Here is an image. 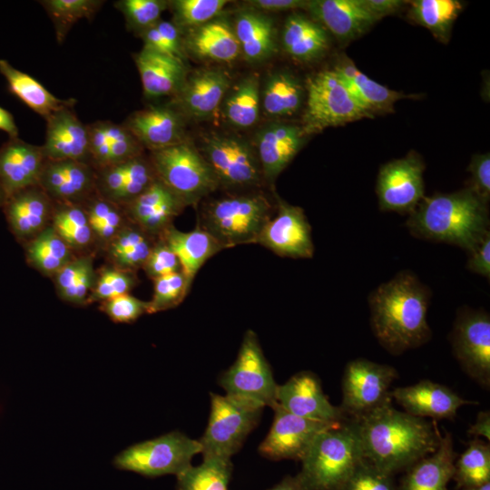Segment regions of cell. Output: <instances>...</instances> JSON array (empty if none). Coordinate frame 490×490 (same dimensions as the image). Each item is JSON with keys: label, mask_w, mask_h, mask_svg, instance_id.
Returning a JSON list of instances; mask_svg holds the SVG:
<instances>
[{"label": "cell", "mask_w": 490, "mask_h": 490, "mask_svg": "<svg viewBox=\"0 0 490 490\" xmlns=\"http://www.w3.org/2000/svg\"><path fill=\"white\" fill-rule=\"evenodd\" d=\"M159 238L175 253L181 271L191 283L203 264L224 250L216 239L197 226L193 230L185 232L172 225Z\"/></svg>", "instance_id": "f546056e"}, {"label": "cell", "mask_w": 490, "mask_h": 490, "mask_svg": "<svg viewBox=\"0 0 490 490\" xmlns=\"http://www.w3.org/2000/svg\"><path fill=\"white\" fill-rule=\"evenodd\" d=\"M250 5L265 11H282L306 7L307 1L300 0H253L248 1Z\"/></svg>", "instance_id": "91938a15"}, {"label": "cell", "mask_w": 490, "mask_h": 490, "mask_svg": "<svg viewBox=\"0 0 490 490\" xmlns=\"http://www.w3.org/2000/svg\"><path fill=\"white\" fill-rule=\"evenodd\" d=\"M424 163L415 152L384 164L377 180L380 210L410 213L424 197Z\"/></svg>", "instance_id": "5bb4252c"}, {"label": "cell", "mask_w": 490, "mask_h": 490, "mask_svg": "<svg viewBox=\"0 0 490 490\" xmlns=\"http://www.w3.org/2000/svg\"><path fill=\"white\" fill-rule=\"evenodd\" d=\"M268 490H304V488L297 475L295 476L288 475L284 477L280 482Z\"/></svg>", "instance_id": "e7e4bbea"}, {"label": "cell", "mask_w": 490, "mask_h": 490, "mask_svg": "<svg viewBox=\"0 0 490 490\" xmlns=\"http://www.w3.org/2000/svg\"><path fill=\"white\" fill-rule=\"evenodd\" d=\"M462 369L485 388L490 386V316L483 309H458L450 333Z\"/></svg>", "instance_id": "8fae6325"}, {"label": "cell", "mask_w": 490, "mask_h": 490, "mask_svg": "<svg viewBox=\"0 0 490 490\" xmlns=\"http://www.w3.org/2000/svg\"><path fill=\"white\" fill-rule=\"evenodd\" d=\"M230 80L222 71L200 70L185 78L178 92L181 106L191 115L206 117L219 106Z\"/></svg>", "instance_id": "4dcf8cb0"}, {"label": "cell", "mask_w": 490, "mask_h": 490, "mask_svg": "<svg viewBox=\"0 0 490 490\" xmlns=\"http://www.w3.org/2000/svg\"><path fill=\"white\" fill-rule=\"evenodd\" d=\"M230 459L202 458L199 466H190L177 476V490H228L231 477Z\"/></svg>", "instance_id": "60d3db41"}, {"label": "cell", "mask_w": 490, "mask_h": 490, "mask_svg": "<svg viewBox=\"0 0 490 490\" xmlns=\"http://www.w3.org/2000/svg\"><path fill=\"white\" fill-rule=\"evenodd\" d=\"M5 201V195L0 186V209L3 208Z\"/></svg>", "instance_id": "003e7915"}, {"label": "cell", "mask_w": 490, "mask_h": 490, "mask_svg": "<svg viewBox=\"0 0 490 490\" xmlns=\"http://www.w3.org/2000/svg\"><path fill=\"white\" fill-rule=\"evenodd\" d=\"M405 412L417 417L453 419L457 410L467 404H476L464 399L451 388L428 379L407 387H396L389 392Z\"/></svg>", "instance_id": "ffe728a7"}, {"label": "cell", "mask_w": 490, "mask_h": 490, "mask_svg": "<svg viewBox=\"0 0 490 490\" xmlns=\"http://www.w3.org/2000/svg\"><path fill=\"white\" fill-rule=\"evenodd\" d=\"M456 456L452 436L446 432L434 453L409 467L402 490H447L454 475Z\"/></svg>", "instance_id": "f1b7e54d"}, {"label": "cell", "mask_w": 490, "mask_h": 490, "mask_svg": "<svg viewBox=\"0 0 490 490\" xmlns=\"http://www.w3.org/2000/svg\"><path fill=\"white\" fill-rule=\"evenodd\" d=\"M466 268L478 275L490 279V231L469 252Z\"/></svg>", "instance_id": "6f0895ef"}, {"label": "cell", "mask_w": 490, "mask_h": 490, "mask_svg": "<svg viewBox=\"0 0 490 490\" xmlns=\"http://www.w3.org/2000/svg\"><path fill=\"white\" fill-rule=\"evenodd\" d=\"M150 162L156 178L186 206L196 204L219 186L204 157L188 142L151 151Z\"/></svg>", "instance_id": "52a82bcc"}, {"label": "cell", "mask_w": 490, "mask_h": 490, "mask_svg": "<svg viewBox=\"0 0 490 490\" xmlns=\"http://www.w3.org/2000/svg\"><path fill=\"white\" fill-rule=\"evenodd\" d=\"M157 239L128 220L105 246L108 259L113 267L135 273L142 269Z\"/></svg>", "instance_id": "e575fe53"}, {"label": "cell", "mask_w": 490, "mask_h": 490, "mask_svg": "<svg viewBox=\"0 0 490 490\" xmlns=\"http://www.w3.org/2000/svg\"><path fill=\"white\" fill-rule=\"evenodd\" d=\"M472 177L469 188L482 200L488 202L490 197L489 153L475 155L468 168Z\"/></svg>", "instance_id": "9f6ffc18"}, {"label": "cell", "mask_w": 490, "mask_h": 490, "mask_svg": "<svg viewBox=\"0 0 490 490\" xmlns=\"http://www.w3.org/2000/svg\"><path fill=\"white\" fill-rule=\"evenodd\" d=\"M453 479L458 487L481 485L490 482V446L474 438L455 462Z\"/></svg>", "instance_id": "ee69618b"}, {"label": "cell", "mask_w": 490, "mask_h": 490, "mask_svg": "<svg viewBox=\"0 0 490 490\" xmlns=\"http://www.w3.org/2000/svg\"><path fill=\"white\" fill-rule=\"evenodd\" d=\"M142 147L154 151L182 141V121L168 106H152L133 113L123 124Z\"/></svg>", "instance_id": "4316f807"}, {"label": "cell", "mask_w": 490, "mask_h": 490, "mask_svg": "<svg viewBox=\"0 0 490 490\" xmlns=\"http://www.w3.org/2000/svg\"><path fill=\"white\" fill-rule=\"evenodd\" d=\"M430 298L429 288L409 270L397 273L369 294L373 334L390 354L400 355L430 339L426 320Z\"/></svg>", "instance_id": "7a4b0ae2"}, {"label": "cell", "mask_w": 490, "mask_h": 490, "mask_svg": "<svg viewBox=\"0 0 490 490\" xmlns=\"http://www.w3.org/2000/svg\"><path fill=\"white\" fill-rule=\"evenodd\" d=\"M274 206L260 191L236 193L205 202L198 213L197 227L210 233L223 249L256 244Z\"/></svg>", "instance_id": "5b68a950"}, {"label": "cell", "mask_w": 490, "mask_h": 490, "mask_svg": "<svg viewBox=\"0 0 490 490\" xmlns=\"http://www.w3.org/2000/svg\"><path fill=\"white\" fill-rule=\"evenodd\" d=\"M55 204L50 224L55 232L73 250L89 247L94 236L83 206L73 203Z\"/></svg>", "instance_id": "ab89813d"}, {"label": "cell", "mask_w": 490, "mask_h": 490, "mask_svg": "<svg viewBox=\"0 0 490 490\" xmlns=\"http://www.w3.org/2000/svg\"><path fill=\"white\" fill-rule=\"evenodd\" d=\"M73 251L51 225L25 243L27 263L49 277H54L74 258Z\"/></svg>", "instance_id": "74e56055"}, {"label": "cell", "mask_w": 490, "mask_h": 490, "mask_svg": "<svg viewBox=\"0 0 490 490\" xmlns=\"http://www.w3.org/2000/svg\"><path fill=\"white\" fill-rule=\"evenodd\" d=\"M263 407L229 395L211 393L208 425L199 439L202 458L230 459L257 426Z\"/></svg>", "instance_id": "8992f818"}, {"label": "cell", "mask_w": 490, "mask_h": 490, "mask_svg": "<svg viewBox=\"0 0 490 490\" xmlns=\"http://www.w3.org/2000/svg\"><path fill=\"white\" fill-rule=\"evenodd\" d=\"M256 244L292 259H311L315 250L311 226L303 209L279 197L275 215L264 225Z\"/></svg>", "instance_id": "9a60e30c"}, {"label": "cell", "mask_w": 490, "mask_h": 490, "mask_svg": "<svg viewBox=\"0 0 490 490\" xmlns=\"http://www.w3.org/2000/svg\"><path fill=\"white\" fill-rule=\"evenodd\" d=\"M361 460L356 426L345 420L314 439L298 476L304 490H340Z\"/></svg>", "instance_id": "277c9868"}, {"label": "cell", "mask_w": 490, "mask_h": 490, "mask_svg": "<svg viewBox=\"0 0 490 490\" xmlns=\"http://www.w3.org/2000/svg\"><path fill=\"white\" fill-rule=\"evenodd\" d=\"M122 207L130 222L159 238L186 205L156 178L143 192Z\"/></svg>", "instance_id": "d6986e66"}, {"label": "cell", "mask_w": 490, "mask_h": 490, "mask_svg": "<svg viewBox=\"0 0 490 490\" xmlns=\"http://www.w3.org/2000/svg\"><path fill=\"white\" fill-rule=\"evenodd\" d=\"M226 395L273 408L277 405L276 383L257 334L245 332L234 363L220 377Z\"/></svg>", "instance_id": "30bf717a"}, {"label": "cell", "mask_w": 490, "mask_h": 490, "mask_svg": "<svg viewBox=\"0 0 490 490\" xmlns=\"http://www.w3.org/2000/svg\"><path fill=\"white\" fill-rule=\"evenodd\" d=\"M100 309L113 322L132 323L148 313V301L126 293L102 301Z\"/></svg>", "instance_id": "db71d44e"}, {"label": "cell", "mask_w": 490, "mask_h": 490, "mask_svg": "<svg viewBox=\"0 0 490 490\" xmlns=\"http://www.w3.org/2000/svg\"><path fill=\"white\" fill-rule=\"evenodd\" d=\"M461 10L462 5L456 0H416L411 2L410 15L436 38L445 41Z\"/></svg>", "instance_id": "7bdbcfd3"}, {"label": "cell", "mask_w": 490, "mask_h": 490, "mask_svg": "<svg viewBox=\"0 0 490 490\" xmlns=\"http://www.w3.org/2000/svg\"><path fill=\"white\" fill-rule=\"evenodd\" d=\"M306 8L342 42L358 37L377 21L363 0L307 1Z\"/></svg>", "instance_id": "d4e9b609"}, {"label": "cell", "mask_w": 490, "mask_h": 490, "mask_svg": "<svg viewBox=\"0 0 490 490\" xmlns=\"http://www.w3.org/2000/svg\"><path fill=\"white\" fill-rule=\"evenodd\" d=\"M134 272L114 267L104 268L96 276L94 286L87 299V303L102 302L119 295L126 294L135 286Z\"/></svg>", "instance_id": "f907efd6"}, {"label": "cell", "mask_w": 490, "mask_h": 490, "mask_svg": "<svg viewBox=\"0 0 490 490\" xmlns=\"http://www.w3.org/2000/svg\"><path fill=\"white\" fill-rule=\"evenodd\" d=\"M73 108L64 107L45 119V139L41 147L46 160L90 163L87 125L80 121Z\"/></svg>", "instance_id": "44dd1931"}, {"label": "cell", "mask_w": 490, "mask_h": 490, "mask_svg": "<svg viewBox=\"0 0 490 490\" xmlns=\"http://www.w3.org/2000/svg\"><path fill=\"white\" fill-rule=\"evenodd\" d=\"M406 225L416 238L453 244L469 252L489 231L487 202L469 187L424 196Z\"/></svg>", "instance_id": "3957f363"}, {"label": "cell", "mask_w": 490, "mask_h": 490, "mask_svg": "<svg viewBox=\"0 0 490 490\" xmlns=\"http://www.w3.org/2000/svg\"><path fill=\"white\" fill-rule=\"evenodd\" d=\"M45 160L41 145L9 138L0 147V186L5 199L37 186Z\"/></svg>", "instance_id": "7402d4cb"}, {"label": "cell", "mask_w": 490, "mask_h": 490, "mask_svg": "<svg viewBox=\"0 0 490 490\" xmlns=\"http://www.w3.org/2000/svg\"><path fill=\"white\" fill-rule=\"evenodd\" d=\"M272 409V425L259 446L260 454L271 460H301L320 433L342 423H326L300 417L278 404Z\"/></svg>", "instance_id": "2e32d148"}, {"label": "cell", "mask_w": 490, "mask_h": 490, "mask_svg": "<svg viewBox=\"0 0 490 490\" xmlns=\"http://www.w3.org/2000/svg\"><path fill=\"white\" fill-rule=\"evenodd\" d=\"M0 131L6 132L9 138L19 137V130L10 112L0 106Z\"/></svg>", "instance_id": "be15d7a7"}, {"label": "cell", "mask_w": 490, "mask_h": 490, "mask_svg": "<svg viewBox=\"0 0 490 490\" xmlns=\"http://www.w3.org/2000/svg\"><path fill=\"white\" fill-rule=\"evenodd\" d=\"M54 205L37 185L11 195L5 199L2 209L11 232L25 244L50 225Z\"/></svg>", "instance_id": "603a6c76"}, {"label": "cell", "mask_w": 490, "mask_h": 490, "mask_svg": "<svg viewBox=\"0 0 490 490\" xmlns=\"http://www.w3.org/2000/svg\"><path fill=\"white\" fill-rule=\"evenodd\" d=\"M94 239L105 246L128 222L122 206L99 194H93L83 204Z\"/></svg>", "instance_id": "bcb514c9"}, {"label": "cell", "mask_w": 490, "mask_h": 490, "mask_svg": "<svg viewBox=\"0 0 490 490\" xmlns=\"http://www.w3.org/2000/svg\"><path fill=\"white\" fill-rule=\"evenodd\" d=\"M301 127L273 123L258 134L257 150L263 179L273 181L287 167L303 144Z\"/></svg>", "instance_id": "484cf974"}, {"label": "cell", "mask_w": 490, "mask_h": 490, "mask_svg": "<svg viewBox=\"0 0 490 490\" xmlns=\"http://www.w3.org/2000/svg\"><path fill=\"white\" fill-rule=\"evenodd\" d=\"M0 74L7 83L9 91L32 111L44 120L53 113L74 106V99H59L35 78L14 67L5 59H0Z\"/></svg>", "instance_id": "d6a6232c"}, {"label": "cell", "mask_w": 490, "mask_h": 490, "mask_svg": "<svg viewBox=\"0 0 490 490\" xmlns=\"http://www.w3.org/2000/svg\"><path fill=\"white\" fill-rule=\"evenodd\" d=\"M154 26L166 43L172 54L174 57L182 60L183 53L181 47L180 35L177 25L168 21L159 20L154 24Z\"/></svg>", "instance_id": "680465c9"}, {"label": "cell", "mask_w": 490, "mask_h": 490, "mask_svg": "<svg viewBox=\"0 0 490 490\" xmlns=\"http://www.w3.org/2000/svg\"><path fill=\"white\" fill-rule=\"evenodd\" d=\"M340 490H396L392 475L364 459L355 467Z\"/></svg>", "instance_id": "f5cc1de1"}, {"label": "cell", "mask_w": 490, "mask_h": 490, "mask_svg": "<svg viewBox=\"0 0 490 490\" xmlns=\"http://www.w3.org/2000/svg\"><path fill=\"white\" fill-rule=\"evenodd\" d=\"M54 278L62 299L74 304L87 303L96 279L93 257H74Z\"/></svg>", "instance_id": "f35d334b"}, {"label": "cell", "mask_w": 490, "mask_h": 490, "mask_svg": "<svg viewBox=\"0 0 490 490\" xmlns=\"http://www.w3.org/2000/svg\"><path fill=\"white\" fill-rule=\"evenodd\" d=\"M282 43L285 51L299 61L320 57L328 46L326 30L307 17L293 14L285 22Z\"/></svg>", "instance_id": "836d02e7"}, {"label": "cell", "mask_w": 490, "mask_h": 490, "mask_svg": "<svg viewBox=\"0 0 490 490\" xmlns=\"http://www.w3.org/2000/svg\"><path fill=\"white\" fill-rule=\"evenodd\" d=\"M227 3L226 0H177L172 5L176 24L192 26L210 22Z\"/></svg>", "instance_id": "816d5d0a"}, {"label": "cell", "mask_w": 490, "mask_h": 490, "mask_svg": "<svg viewBox=\"0 0 490 490\" xmlns=\"http://www.w3.org/2000/svg\"><path fill=\"white\" fill-rule=\"evenodd\" d=\"M38 186L55 203L83 205L96 193V171L88 162L45 160Z\"/></svg>", "instance_id": "ac0fdd59"}, {"label": "cell", "mask_w": 490, "mask_h": 490, "mask_svg": "<svg viewBox=\"0 0 490 490\" xmlns=\"http://www.w3.org/2000/svg\"><path fill=\"white\" fill-rule=\"evenodd\" d=\"M90 163L103 168L142 155V145L123 125L97 121L87 125Z\"/></svg>", "instance_id": "cb8c5ba5"}, {"label": "cell", "mask_w": 490, "mask_h": 490, "mask_svg": "<svg viewBox=\"0 0 490 490\" xmlns=\"http://www.w3.org/2000/svg\"><path fill=\"white\" fill-rule=\"evenodd\" d=\"M203 151L219 186L248 188L259 186L263 180L258 157L239 138L213 136L205 142Z\"/></svg>", "instance_id": "4fadbf2b"}, {"label": "cell", "mask_w": 490, "mask_h": 490, "mask_svg": "<svg viewBox=\"0 0 490 490\" xmlns=\"http://www.w3.org/2000/svg\"><path fill=\"white\" fill-rule=\"evenodd\" d=\"M468 434L475 438L483 436L490 441V413L489 411H480L477 414L475 423L470 426Z\"/></svg>", "instance_id": "6125c7cd"}, {"label": "cell", "mask_w": 490, "mask_h": 490, "mask_svg": "<svg viewBox=\"0 0 490 490\" xmlns=\"http://www.w3.org/2000/svg\"><path fill=\"white\" fill-rule=\"evenodd\" d=\"M143 93L155 98L178 93L185 81L182 60L142 47L134 54Z\"/></svg>", "instance_id": "83f0119b"}, {"label": "cell", "mask_w": 490, "mask_h": 490, "mask_svg": "<svg viewBox=\"0 0 490 490\" xmlns=\"http://www.w3.org/2000/svg\"><path fill=\"white\" fill-rule=\"evenodd\" d=\"M263 109L271 116H288L301 105L303 88L300 83L288 73L270 76L263 90Z\"/></svg>", "instance_id": "b9f144b4"}, {"label": "cell", "mask_w": 490, "mask_h": 490, "mask_svg": "<svg viewBox=\"0 0 490 490\" xmlns=\"http://www.w3.org/2000/svg\"><path fill=\"white\" fill-rule=\"evenodd\" d=\"M168 5L162 0H120L114 3L123 15L127 27L140 33L154 25Z\"/></svg>", "instance_id": "681fc988"}, {"label": "cell", "mask_w": 490, "mask_h": 490, "mask_svg": "<svg viewBox=\"0 0 490 490\" xmlns=\"http://www.w3.org/2000/svg\"><path fill=\"white\" fill-rule=\"evenodd\" d=\"M188 45L201 57L225 62L234 60L240 51L234 31L222 21L199 25L190 34Z\"/></svg>", "instance_id": "8d00e7d4"}, {"label": "cell", "mask_w": 490, "mask_h": 490, "mask_svg": "<svg viewBox=\"0 0 490 490\" xmlns=\"http://www.w3.org/2000/svg\"><path fill=\"white\" fill-rule=\"evenodd\" d=\"M102 0H44L40 1L52 20L55 37L62 44L74 24L91 20L103 5Z\"/></svg>", "instance_id": "f6af8a7d"}, {"label": "cell", "mask_w": 490, "mask_h": 490, "mask_svg": "<svg viewBox=\"0 0 490 490\" xmlns=\"http://www.w3.org/2000/svg\"><path fill=\"white\" fill-rule=\"evenodd\" d=\"M259 85L255 77L242 80L225 103V115L233 125L248 128L259 116Z\"/></svg>", "instance_id": "7dc6e473"}, {"label": "cell", "mask_w": 490, "mask_h": 490, "mask_svg": "<svg viewBox=\"0 0 490 490\" xmlns=\"http://www.w3.org/2000/svg\"><path fill=\"white\" fill-rule=\"evenodd\" d=\"M463 490H490V482L481 485L464 487Z\"/></svg>", "instance_id": "03108f58"}, {"label": "cell", "mask_w": 490, "mask_h": 490, "mask_svg": "<svg viewBox=\"0 0 490 490\" xmlns=\"http://www.w3.org/2000/svg\"><path fill=\"white\" fill-rule=\"evenodd\" d=\"M397 376L396 368L389 365L366 358L348 362L342 377L339 407L351 417L371 410L389 397V387Z\"/></svg>", "instance_id": "7c38bea8"}, {"label": "cell", "mask_w": 490, "mask_h": 490, "mask_svg": "<svg viewBox=\"0 0 490 490\" xmlns=\"http://www.w3.org/2000/svg\"><path fill=\"white\" fill-rule=\"evenodd\" d=\"M306 90L307 107L301 126L304 135L373 116L357 103L334 70L309 76Z\"/></svg>", "instance_id": "ba28073f"}, {"label": "cell", "mask_w": 490, "mask_h": 490, "mask_svg": "<svg viewBox=\"0 0 490 490\" xmlns=\"http://www.w3.org/2000/svg\"><path fill=\"white\" fill-rule=\"evenodd\" d=\"M234 34L240 50L250 61L266 59L276 49L273 23L261 14H240L236 19Z\"/></svg>", "instance_id": "d590c367"}, {"label": "cell", "mask_w": 490, "mask_h": 490, "mask_svg": "<svg viewBox=\"0 0 490 490\" xmlns=\"http://www.w3.org/2000/svg\"><path fill=\"white\" fill-rule=\"evenodd\" d=\"M142 269L150 279H154L181 271V265L172 249L161 238H158Z\"/></svg>", "instance_id": "11a10c76"}, {"label": "cell", "mask_w": 490, "mask_h": 490, "mask_svg": "<svg viewBox=\"0 0 490 490\" xmlns=\"http://www.w3.org/2000/svg\"><path fill=\"white\" fill-rule=\"evenodd\" d=\"M357 103L368 113L393 112L395 103L405 95L370 79L347 60L334 69Z\"/></svg>", "instance_id": "1f68e13d"}, {"label": "cell", "mask_w": 490, "mask_h": 490, "mask_svg": "<svg viewBox=\"0 0 490 490\" xmlns=\"http://www.w3.org/2000/svg\"><path fill=\"white\" fill-rule=\"evenodd\" d=\"M363 3L377 20L396 12L405 3L399 0H363Z\"/></svg>", "instance_id": "94428289"}, {"label": "cell", "mask_w": 490, "mask_h": 490, "mask_svg": "<svg viewBox=\"0 0 490 490\" xmlns=\"http://www.w3.org/2000/svg\"><path fill=\"white\" fill-rule=\"evenodd\" d=\"M277 404L295 416L311 420L326 423L346 420L342 409L329 402L318 377L309 371L299 372L279 385Z\"/></svg>", "instance_id": "e0dca14e"}, {"label": "cell", "mask_w": 490, "mask_h": 490, "mask_svg": "<svg viewBox=\"0 0 490 490\" xmlns=\"http://www.w3.org/2000/svg\"><path fill=\"white\" fill-rule=\"evenodd\" d=\"M201 453L199 440L172 431L124 449L115 456L113 465L118 469L150 477L178 475L191 466L194 456Z\"/></svg>", "instance_id": "9c48e42d"}, {"label": "cell", "mask_w": 490, "mask_h": 490, "mask_svg": "<svg viewBox=\"0 0 490 490\" xmlns=\"http://www.w3.org/2000/svg\"><path fill=\"white\" fill-rule=\"evenodd\" d=\"M387 397L371 410L352 417L363 459L392 475L434 453L441 441L435 421L392 406Z\"/></svg>", "instance_id": "6da1fadb"}, {"label": "cell", "mask_w": 490, "mask_h": 490, "mask_svg": "<svg viewBox=\"0 0 490 490\" xmlns=\"http://www.w3.org/2000/svg\"><path fill=\"white\" fill-rule=\"evenodd\" d=\"M153 280V294L148 301V313H157L180 305L186 298L191 282L181 271L167 274Z\"/></svg>", "instance_id": "c3c4849f"}]
</instances>
